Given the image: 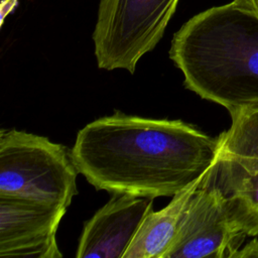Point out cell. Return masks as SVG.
Wrapping results in <instances>:
<instances>
[{"label": "cell", "instance_id": "obj_10", "mask_svg": "<svg viewBox=\"0 0 258 258\" xmlns=\"http://www.w3.org/2000/svg\"><path fill=\"white\" fill-rule=\"evenodd\" d=\"M17 5V0H2L1 2V22L4 21L5 16L10 13Z\"/></svg>", "mask_w": 258, "mask_h": 258}, {"label": "cell", "instance_id": "obj_6", "mask_svg": "<svg viewBox=\"0 0 258 258\" xmlns=\"http://www.w3.org/2000/svg\"><path fill=\"white\" fill-rule=\"evenodd\" d=\"M246 236L221 191L201 181L186 205L165 258L235 257Z\"/></svg>", "mask_w": 258, "mask_h": 258}, {"label": "cell", "instance_id": "obj_2", "mask_svg": "<svg viewBox=\"0 0 258 258\" xmlns=\"http://www.w3.org/2000/svg\"><path fill=\"white\" fill-rule=\"evenodd\" d=\"M169 56L203 99L230 114L258 106V13L234 1L200 12L174 33Z\"/></svg>", "mask_w": 258, "mask_h": 258}, {"label": "cell", "instance_id": "obj_9", "mask_svg": "<svg viewBox=\"0 0 258 258\" xmlns=\"http://www.w3.org/2000/svg\"><path fill=\"white\" fill-rule=\"evenodd\" d=\"M194 183L175 195L162 210L150 211L138 228L123 258H165L175 239L186 205L199 187Z\"/></svg>", "mask_w": 258, "mask_h": 258}, {"label": "cell", "instance_id": "obj_1", "mask_svg": "<svg viewBox=\"0 0 258 258\" xmlns=\"http://www.w3.org/2000/svg\"><path fill=\"white\" fill-rule=\"evenodd\" d=\"M219 152L213 138L180 120L116 113L77 135L74 162L97 189L138 197H174L202 181Z\"/></svg>", "mask_w": 258, "mask_h": 258}, {"label": "cell", "instance_id": "obj_5", "mask_svg": "<svg viewBox=\"0 0 258 258\" xmlns=\"http://www.w3.org/2000/svg\"><path fill=\"white\" fill-rule=\"evenodd\" d=\"M215 163L202 182L217 187L247 236H258V106L230 114Z\"/></svg>", "mask_w": 258, "mask_h": 258}, {"label": "cell", "instance_id": "obj_11", "mask_svg": "<svg viewBox=\"0 0 258 258\" xmlns=\"http://www.w3.org/2000/svg\"><path fill=\"white\" fill-rule=\"evenodd\" d=\"M237 5L258 13V0H233Z\"/></svg>", "mask_w": 258, "mask_h": 258}, {"label": "cell", "instance_id": "obj_8", "mask_svg": "<svg viewBox=\"0 0 258 258\" xmlns=\"http://www.w3.org/2000/svg\"><path fill=\"white\" fill-rule=\"evenodd\" d=\"M152 198L113 194L112 199L85 224L78 258H123L145 216Z\"/></svg>", "mask_w": 258, "mask_h": 258}, {"label": "cell", "instance_id": "obj_7", "mask_svg": "<svg viewBox=\"0 0 258 258\" xmlns=\"http://www.w3.org/2000/svg\"><path fill=\"white\" fill-rule=\"evenodd\" d=\"M67 208L0 196V257L60 258L56 231Z\"/></svg>", "mask_w": 258, "mask_h": 258}, {"label": "cell", "instance_id": "obj_4", "mask_svg": "<svg viewBox=\"0 0 258 258\" xmlns=\"http://www.w3.org/2000/svg\"><path fill=\"white\" fill-rule=\"evenodd\" d=\"M179 0H100L93 33L98 67L133 74L163 36Z\"/></svg>", "mask_w": 258, "mask_h": 258}, {"label": "cell", "instance_id": "obj_3", "mask_svg": "<svg viewBox=\"0 0 258 258\" xmlns=\"http://www.w3.org/2000/svg\"><path fill=\"white\" fill-rule=\"evenodd\" d=\"M79 170L68 147L24 131L1 130L0 196L68 208Z\"/></svg>", "mask_w": 258, "mask_h": 258}]
</instances>
